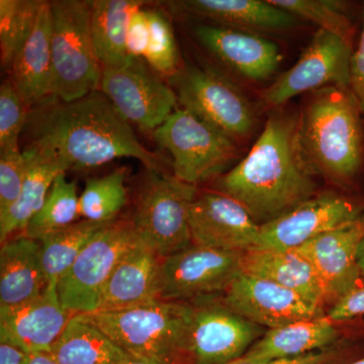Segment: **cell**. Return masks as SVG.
<instances>
[{"label":"cell","instance_id":"32","mask_svg":"<svg viewBox=\"0 0 364 364\" xmlns=\"http://www.w3.org/2000/svg\"><path fill=\"white\" fill-rule=\"evenodd\" d=\"M44 2L0 0V56L4 70H11L14 58L32 35Z\"/></svg>","mask_w":364,"mask_h":364},{"label":"cell","instance_id":"21","mask_svg":"<svg viewBox=\"0 0 364 364\" xmlns=\"http://www.w3.org/2000/svg\"><path fill=\"white\" fill-rule=\"evenodd\" d=\"M160 262L161 258L139 238L107 280L97 312L124 310L158 301Z\"/></svg>","mask_w":364,"mask_h":364},{"label":"cell","instance_id":"43","mask_svg":"<svg viewBox=\"0 0 364 364\" xmlns=\"http://www.w3.org/2000/svg\"><path fill=\"white\" fill-rule=\"evenodd\" d=\"M358 265L359 272H360L361 282H363V286H364V237L358 246Z\"/></svg>","mask_w":364,"mask_h":364},{"label":"cell","instance_id":"18","mask_svg":"<svg viewBox=\"0 0 364 364\" xmlns=\"http://www.w3.org/2000/svg\"><path fill=\"white\" fill-rule=\"evenodd\" d=\"M360 320L342 322L325 315L267 330L240 359L258 363L299 358L346 340L361 338L364 327Z\"/></svg>","mask_w":364,"mask_h":364},{"label":"cell","instance_id":"24","mask_svg":"<svg viewBox=\"0 0 364 364\" xmlns=\"http://www.w3.org/2000/svg\"><path fill=\"white\" fill-rule=\"evenodd\" d=\"M173 6L217 26L259 35L289 30L299 20L269 0H183L173 2Z\"/></svg>","mask_w":364,"mask_h":364},{"label":"cell","instance_id":"42","mask_svg":"<svg viewBox=\"0 0 364 364\" xmlns=\"http://www.w3.org/2000/svg\"><path fill=\"white\" fill-rule=\"evenodd\" d=\"M26 364H58L49 353H33L28 355Z\"/></svg>","mask_w":364,"mask_h":364},{"label":"cell","instance_id":"19","mask_svg":"<svg viewBox=\"0 0 364 364\" xmlns=\"http://www.w3.org/2000/svg\"><path fill=\"white\" fill-rule=\"evenodd\" d=\"M72 316L60 301L57 284H48L44 293L32 301L0 306V342L28 354L48 353Z\"/></svg>","mask_w":364,"mask_h":364},{"label":"cell","instance_id":"12","mask_svg":"<svg viewBox=\"0 0 364 364\" xmlns=\"http://www.w3.org/2000/svg\"><path fill=\"white\" fill-rule=\"evenodd\" d=\"M353 50V46L338 36L318 28L296 63L263 91V104L279 109L301 93L327 86L350 88Z\"/></svg>","mask_w":364,"mask_h":364},{"label":"cell","instance_id":"4","mask_svg":"<svg viewBox=\"0 0 364 364\" xmlns=\"http://www.w3.org/2000/svg\"><path fill=\"white\" fill-rule=\"evenodd\" d=\"M191 304L155 301L117 311L85 314L119 346L161 364H193Z\"/></svg>","mask_w":364,"mask_h":364},{"label":"cell","instance_id":"6","mask_svg":"<svg viewBox=\"0 0 364 364\" xmlns=\"http://www.w3.org/2000/svg\"><path fill=\"white\" fill-rule=\"evenodd\" d=\"M172 157L173 176L196 186L226 173L240 155L239 142L186 109H177L153 132Z\"/></svg>","mask_w":364,"mask_h":364},{"label":"cell","instance_id":"3","mask_svg":"<svg viewBox=\"0 0 364 364\" xmlns=\"http://www.w3.org/2000/svg\"><path fill=\"white\" fill-rule=\"evenodd\" d=\"M299 144L314 176L338 191L358 193L364 174V116L350 88L311 92L299 112Z\"/></svg>","mask_w":364,"mask_h":364},{"label":"cell","instance_id":"5","mask_svg":"<svg viewBox=\"0 0 364 364\" xmlns=\"http://www.w3.org/2000/svg\"><path fill=\"white\" fill-rule=\"evenodd\" d=\"M54 97L72 102L100 90L102 68L90 31L91 1H50Z\"/></svg>","mask_w":364,"mask_h":364},{"label":"cell","instance_id":"30","mask_svg":"<svg viewBox=\"0 0 364 364\" xmlns=\"http://www.w3.org/2000/svg\"><path fill=\"white\" fill-rule=\"evenodd\" d=\"M126 168H117L107 176L88 179L79 196V214L83 220L97 223L117 221L128 203Z\"/></svg>","mask_w":364,"mask_h":364},{"label":"cell","instance_id":"8","mask_svg":"<svg viewBox=\"0 0 364 364\" xmlns=\"http://www.w3.org/2000/svg\"><path fill=\"white\" fill-rule=\"evenodd\" d=\"M183 109L240 142L255 129L251 102L236 85L219 72L188 66L170 78Z\"/></svg>","mask_w":364,"mask_h":364},{"label":"cell","instance_id":"2","mask_svg":"<svg viewBox=\"0 0 364 364\" xmlns=\"http://www.w3.org/2000/svg\"><path fill=\"white\" fill-rule=\"evenodd\" d=\"M215 191L240 203L259 226L317 195L299 144V114L273 111L247 156L215 179Z\"/></svg>","mask_w":364,"mask_h":364},{"label":"cell","instance_id":"31","mask_svg":"<svg viewBox=\"0 0 364 364\" xmlns=\"http://www.w3.org/2000/svg\"><path fill=\"white\" fill-rule=\"evenodd\" d=\"M79 218L77 186L75 181H69L64 172L53 182L44 205L21 235L39 240L46 234L77 222Z\"/></svg>","mask_w":364,"mask_h":364},{"label":"cell","instance_id":"36","mask_svg":"<svg viewBox=\"0 0 364 364\" xmlns=\"http://www.w3.org/2000/svg\"><path fill=\"white\" fill-rule=\"evenodd\" d=\"M28 169L25 153L21 150L0 153V217L18 200Z\"/></svg>","mask_w":364,"mask_h":364},{"label":"cell","instance_id":"34","mask_svg":"<svg viewBox=\"0 0 364 364\" xmlns=\"http://www.w3.org/2000/svg\"><path fill=\"white\" fill-rule=\"evenodd\" d=\"M149 23V42L144 59L159 75L171 78L181 70L179 52L173 28L162 11L146 9Z\"/></svg>","mask_w":364,"mask_h":364},{"label":"cell","instance_id":"16","mask_svg":"<svg viewBox=\"0 0 364 364\" xmlns=\"http://www.w3.org/2000/svg\"><path fill=\"white\" fill-rule=\"evenodd\" d=\"M222 299L235 313L267 330L327 315L325 309L301 294L243 272L232 282Z\"/></svg>","mask_w":364,"mask_h":364},{"label":"cell","instance_id":"40","mask_svg":"<svg viewBox=\"0 0 364 364\" xmlns=\"http://www.w3.org/2000/svg\"><path fill=\"white\" fill-rule=\"evenodd\" d=\"M350 90L358 100L364 116V2L363 9V31L358 47L353 50L350 59Z\"/></svg>","mask_w":364,"mask_h":364},{"label":"cell","instance_id":"22","mask_svg":"<svg viewBox=\"0 0 364 364\" xmlns=\"http://www.w3.org/2000/svg\"><path fill=\"white\" fill-rule=\"evenodd\" d=\"M242 272L270 280L301 294L314 305L325 310L330 309L329 298L322 279L312 262L298 249L249 250L242 256Z\"/></svg>","mask_w":364,"mask_h":364},{"label":"cell","instance_id":"37","mask_svg":"<svg viewBox=\"0 0 364 364\" xmlns=\"http://www.w3.org/2000/svg\"><path fill=\"white\" fill-rule=\"evenodd\" d=\"M361 344L358 339L346 340L323 350L313 352L299 358L275 359L269 361L250 363L242 359L229 364H348L360 358Z\"/></svg>","mask_w":364,"mask_h":364},{"label":"cell","instance_id":"13","mask_svg":"<svg viewBox=\"0 0 364 364\" xmlns=\"http://www.w3.org/2000/svg\"><path fill=\"white\" fill-rule=\"evenodd\" d=\"M100 90L127 122L144 131L154 132L164 124L178 100L173 88L142 59L102 69Z\"/></svg>","mask_w":364,"mask_h":364},{"label":"cell","instance_id":"29","mask_svg":"<svg viewBox=\"0 0 364 364\" xmlns=\"http://www.w3.org/2000/svg\"><path fill=\"white\" fill-rule=\"evenodd\" d=\"M112 223L81 220L41 237L38 241L42 246L43 265L48 284H58L79 254Z\"/></svg>","mask_w":364,"mask_h":364},{"label":"cell","instance_id":"14","mask_svg":"<svg viewBox=\"0 0 364 364\" xmlns=\"http://www.w3.org/2000/svg\"><path fill=\"white\" fill-rule=\"evenodd\" d=\"M193 306V364H229L240 359L267 330L235 313L221 296Z\"/></svg>","mask_w":364,"mask_h":364},{"label":"cell","instance_id":"41","mask_svg":"<svg viewBox=\"0 0 364 364\" xmlns=\"http://www.w3.org/2000/svg\"><path fill=\"white\" fill-rule=\"evenodd\" d=\"M30 354L6 342H0V364H26Z\"/></svg>","mask_w":364,"mask_h":364},{"label":"cell","instance_id":"38","mask_svg":"<svg viewBox=\"0 0 364 364\" xmlns=\"http://www.w3.org/2000/svg\"><path fill=\"white\" fill-rule=\"evenodd\" d=\"M149 23L146 9H140L132 14L127 32V51L131 59H142L149 42Z\"/></svg>","mask_w":364,"mask_h":364},{"label":"cell","instance_id":"44","mask_svg":"<svg viewBox=\"0 0 364 364\" xmlns=\"http://www.w3.org/2000/svg\"><path fill=\"white\" fill-rule=\"evenodd\" d=\"M124 364H161L159 363H156V361L151 360V359L142 358H136L134 356L131 360H129L128 363Z\"/></svg>","mask_w":364,"mask_h":364},{"label":"cell","instance_id":"45","mask_svg":"<svg viewBox=\"0 0 364 364\" xmlns=\"http://www.w3.org/2000/svg\"><path fill=\"white\" fill-rule=\"evenodd\" d=\"M348 364H364V355L355 359V360L351 361V363Z\"/></svg>","mask_w":364,"mask_h":364},{"label":"cell","instance_id":"33","mask_svg":"<svg viewBox=\"0 0 364 364\" xmlns=\"http://www.w3.org/2000/svg\"><path fill=\"white\" fill-rule=\"evenodd\" d=\"M299 20L312 21L320 30L334 33L354 45L356 26L345 2L336 0H269Z\"/></svg>","mask_w":364,"mask_h":364},{"label":"cell","instance_id":"11","mask_svg":"<svg viewBox=\"0 0 364 364\" xmlns=\"http://www.w3.org/2000/svg\"><path fill=\"white\" fill-rule=\"evenodd\" d=\"M363 213L364 196L337 189L318 191L286 214L260 226L255 249L299 248L318 235L354 221Z\"/></svg>","mask_w":364,"mask_h":364},{"label":"cell","instance_id":"10","mask_svg":"<svg viewBox=\"0 0 364 364\" xmlns=\"http://www.w3.org/2000/svg\"><path fill=\"white\" fill-rule=\"evenodd\" d=\"M138 239L131 220H117L97 235L57 284L64 309L72 315L97 312L107 280Z\"/></svg>","mask_w":364,"mask_h":364},{"label":"cell","instance_id":"39","mask_svg":"<svg viewBox=\"0 0 364 364\" xmlns=\"http://www.w3.org/2000/svg\"><path fill=\"white\" fill-rule=\"evenodd\" d=\"M327 315L335 321L359 320L364 317V286L340 299L328 310Z\"/></svg>","mask_w":364,"mask_h":364},{"label":"cell","instance_id":"17","mask_svg":"<svg viewBox=\"0 0 364 364\" xmlns=\"http://www.w3.org/2000/svg\"><path fill=\"white\" fill-rule=\"evenodd\" d=\"M364 237V213L354 221L318 235L298 249L312 262L322 279L330 308L363 286L358 265L359 244Z\"/></svg>","mask_w":364,"mask_h":364},{"label":"cell","instance_id":"28","mask_svg":"<svg viewBox=\"0 0 364 364\" xmlns=\"http://www.w3.org/2000/svg\"><path fill=\"white\" fill-rule=\"evenodd\" d=\"M145 4L141 0L91 1V38L102 69L117 68L130 61L127 51L129 21Z\"/></svg>","mask_w":364,"mask_h":364},{"label":"cell","instance_id":"25","mask_svg":"<svg viewBox=\"0 0 364 364\" xmlns=\"http://www.w3.org/2000/svg\"><path fill=\"white\" fill-rule=\"evenodd\" d=\"M48 286L40 241L16 235L0 250V306L38 298Z\"/></svg>","mask_w":364,"mask_h":364},{"label":"cell","instance_id":"20","mask_svg":"<svg viewBox=\"0 0 364 364\" xmlns=\"http://www.w3.org/2000/svg\"><path fill=\"white\" fill-rule=\"evenodd\" d=\"M198 42L235 73L253 82L268 80L282 63L279 45L259 33L217 25L196 26Z\"/></svg>","mask_w":364,"mask_h":364},{"label":"cell","instance_id":"23","mask_svg":"<svg viewBox=\"0 0 364 364\" xmlns=\"http://www.w3.org/2000/svg\"><path fill=\"white\" fill-rule=\"evenodd\" d=\"M11 81L28 109L54 97L51 48V11L45 1L32 35L16 55Z\"/></svg>","mask_w":364,"mask_h":364},{"label":"cell","instance_id":"15","mask_svg":"<svg viewBox=\"0 0 364 364\" xmlns=\"http://www.w3.org/2000/svg\"><path fill=\"white\" fill-rule=\"evenodd\" d=\"M193 245L235 252L255 249L260 226L240 203L215 191L196 193L189 208Z\"/></svg>","mask_w":364,"mask_h":364},{"label":"cell","instance_id":"1","mask_svg":"<svg viewBox=\"0 0 364 364\" xmlns=\"http://www.w3.org/2000/svg\"><path fill=\"white\" fill-rule=\"evenodd\" d=\"M26 129L28 146L56 157L67 170L95 168L130 157L146 169L167 171L165 160L144 147L100 90L72 102L48 98L30 109Z\"/></svg>","mask_w":364,"mask_h":364},{"label":"cell","instance_id":"35","mask_svg":"<svg viewBox=\"0 0 364 364\" xmlns=\"http://www.w3.org/2000/svg\"><path fill=\"white\" fill-rule=\"evenodd\" d=\"M28 112L13 81L7 79L0 86V153L21 150L18 142L28 123Z\"/></svg>","mask_w":364,"mask_h":364},{"label":"cell","instance_id":"27","mask_svg":"<svg viewBox=\"0 0 364 364\" xmlns=\"http://www.w3.org/2000/svg\"><path fill=\"white\" fill-rule=\"evenodd\" d=\"M48 353L58 364H124L134 358L85 314L72 316Z\"/></svg>","mask_w":364,"mask_h":364},{"label":"cell","instance_id":"26","mask_svg":"<svg viewBox=\"0 0 364 364\" xmlns=\"http://www.w3.org/2000/svg\"><path fill=\"white\" fill-rule=\"evenodd\" d=\"M28 169L18 200L4 217H0V240L6 243L14 235L25 232L28 222L44 205L53 182L59 174L68 171L56 157L26 146L23 151Z\"/></svg>","mask_w":364,"mask_h":364},{"label":"cell","instance_id":"9","mask_svg":"<svg viewBox=\"0 0 364 364\" xmlns=\"http://www.w3.org/2000/svg\"><path fill=\"white\" fill-rule=\"evenodd\" d=\"M244 252L191 245L162 258L158 301L193 304L221 296L242 273Z\"/></svg>","mask_w":364,"mask_h":364},{"label":"cell","instance_id":"7","mask_svg":"<svg viewBox=\"0 0 364 364\" xmlns=\"http://www.w3.org/2000/svg\"><path fill=\"white\" fill-rule=\"evenodd\" d=\"M196 193V186L168 171L147 169L131 221L139 238L161 259L193 245L189 208Z\"/></svg>","mask_w":364,"mask_h":364}]
</instances>
